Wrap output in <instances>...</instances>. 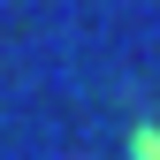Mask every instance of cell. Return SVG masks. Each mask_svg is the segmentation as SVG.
<instances>
[{"label":"cell","mask_w":160,"mask_h":160,"mask_svg":"<svg viewBox=\"0 0 160 160\" xmlns=\"http://www.w3.org/2000/svg\"><path fill=\"white\" fill-rule=\"evenodd\" d=\"M130 160H160V130H152V122L130 130Z\"/></svg>","instance_id":"6da1fadb"}]
</instances>
